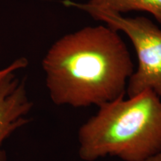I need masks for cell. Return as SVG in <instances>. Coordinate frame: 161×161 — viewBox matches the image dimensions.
<instances>
[{
  "mask_svg": "<svg viewBox=\"0 0 161 161\" xmlns=\"http://www.w3.org/2000/svg\"><path fill=\"white\" fill-rule=\"evenodd\" d=\"M57 105L99 107L124 96L134 72L130 52L110 26H86L53 43L42 61Z\"/></svg>",
  "mask_w": 161,
  "mask_h": 161,
  "instance_id": "1",
  "label": "cell"
},
{
  "mask_svg": "<svg viewBox=\"0 0 161 161\" xmlns=\"http://www.w3.org/2000/svg\"><path fill=\"white\" fill-rule=\"evenodd\" d=\"M78 132V155L84 161L107 156L145 161L161 152V98L145 90L98 107Z\"/></svg>",
  "mask_w": 161,
  "mask_h": 161,
  "instance_id": "2",
  "label": "cell"
},
{
  "mask_svg": "<svg viewBox=\"0 0 161 161\" xmlns=\"http://www.w3.org/2000/svg\"><path fill=\"white\" fill-rule=\"evenodd\" d=\"M67 7L83 11L98 21L104 22L116 31L129 37L137 56V67L127 84L128 97L145 90H152L161 98V29L144 17H125L89 5L64 0Z\"/></svg>",
  "mask_w": 161,
  "mask_h": 161,
  "instance_id": "3",
  "label": "cell"
},
{
  "mask_svg": "<svg viewBox=\"0 0 161 161\" xmlns=\"http://www.w3.org/2000/svg\"><path fill=\"white\" fill-rule=\"evenodd\" d=\"M32 105L25 80H19L15 72H10L0 80V161H5V154L2 150L3 142L27 123L26 116Z\"/></svg>",
  "mask_w": 161,
  "mask_h": 161,
  "instance_id": "4",
  "label": "cell"
},
{
  "mask_svg": "<svg viewBox=\"0 0 161 161\" xmlns=\"http://www.w3.org/2000/svg\"><path fill=\"white\" fill-rule=\"evenodd\" d=\"M89 5L122 14L130 11H145L161 24V0H89Z\"/></svg>",
  "mask_w": 161,
  "mask_h": 161,
  "instance_id": "5",
  "label": "cell"
},
{
  "mask_svg": "<svg viewBox=\"0 0 161 161\" xmlns=\"http://www.w3.org/2000/svg\"><path fill=\"white\" fill-rule=\"evenodd\" d=\"M28 60L26 58H21L19 59H17L13 63L8 66L7 67L4 68L3 69H0V80L5 78L8 74L12 72H17L18 70L23 69L27 66Z\"/></svg>",
  "mask_w": 161,
  "mask_h": 161,
  "instance_id": "6",
  "label": "cell"
},
{
  "mask_svg": "<svg viewBox=\"0 0 161 161\" xmlns=\"http://www.w3.org/2000/svg\"><path fill=\"white\" fill-rule=\"evenodd\" d=\"M145 161H161V152L158 153L155 155L151 157L150 158L147 159Z\"/></svg>",
  "mask_w": 161,
  "mask_h": 161,
  "instance_id": "7",
  "label": "cell"
}]
</instances>
